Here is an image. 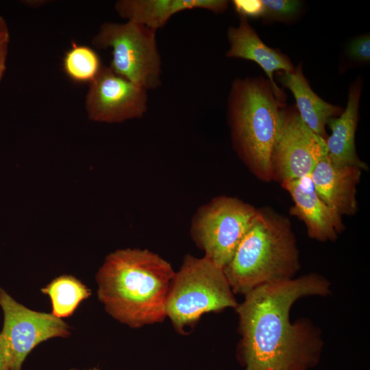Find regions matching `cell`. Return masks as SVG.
Here are the masks:
<instances>
[{"label": "cell", "mask_w": 370, "mask_h": 370, "mask_svg": "<svg viewBox=\"0 0 370 370\" xmlns=\"http://www.w3.org/2000/svg\"><path fill=\"white\" fill-rule=\"evenodd\" d=\"M330 284L310 273L260 286L245 295L236 310L246 370H308L319 360L322 342L307 321L292 323L290 310L299 299L325 296Z\"/></svg>", "instance_id": "1"}, {"label": "cell", "mask_w": 370, "mask_h": 370, "mask_svg": "<svg viewBox=\"0 0 370 370\" xmlns=\"http://www.w3.org/2000/svg\"><path fill=\"white\" fill-rule=\"evenodd\" d=\"M175 273L169 262L148 249H119L97 273L98 297L108 313L131 328L162 322Z\"/></svg>", "instance_id": "2"}, {"label": "cell", "mask_w": 370, "mask_h": 370, "mask_svg": "<svg viewBox=\"0 0 370 370\" xmlns=\"http://www.w3.org/2000/svg\"><path fill=\"white\" fill-rule=\"evenodd\" d=\"M299 268L291 221L264 208L258 209L223 271L233 293L245 295L260 286L291 280Z\"/></svg>", "instance_id": "3"}, {"label": "cell", "mask_w": 370, "mask_h": 370, "mask_svg": "<svg viewBox=\"0 0 370 370\" xmlns=\"http://www.w3.org/2000/svg\"><path fill=\"white\" fill-rule=\"evenodd\" d=\"M284 103L262 77L235 79L227 101V119L236 152L258 179L273 180L271 155Z\"/></svg>", "instance_id": "4"}, {"label": "cell", "mask_w": 370, "mask_h": 370, "mask_svg": "<svg viewBox=\"0 0 370 370\" xmlns=\"http://www.w3.org/2000/svg\"><path fill=\"white\" fill-rule=\"evenodd\" d=\"M238 304L222 268L205 256L187 255L173 279L166 317L180 332L205 313L236 308Z\"/></svg>", "instance_id": "5"}, {"label": "cell", "mask_w": 370, "mask_h": 370, "mask_svg": "<svg viewBox=\"0 0 370 370\" xmlns=\"http://www.w3.org/2000/svg\"><path fill=\"white\" fill-rule=\"evenodd\" d=\"M156 30L131 21L104 23L93 36L97 49H112L109 66L116 75L147 90L161 84V57Z\"/></svg>", "instance_id": "6"}, {"label": "cell", "mask_w": 370, "mask_h": 370, "mask_svg": "<svg viewBox=\"0 0 370 370\" xmlns=\"http://www.w3.org/2000/svg\"><path fill=\"white\" fill-rule=\"evenodd\" d=\"M258 209L234 197L219 196L198 208L190 234L204 256L223 268L232 259Z\"/></svg>", "instance_id": "7"}, {"label": "cell", "mask_w": 370, "mask_h": 370, "mask_svg": "<svg viewBox=\"0 0 370 370\" xmlns=\"http://www.w3.org/2000/svg\"><path fill=\"white\" fill-rule=\"evenodd\" d=\"M0 306L4 317L0 336L10 370H21L29 353L39 343L70 334L69 326L61 319L26 308L1 287Z\"/></svg>", "instance_id": "8"}, {"label": "cell", "mask_w": 370, "mask_h": 370, "mask_svg": "<svg viewBox=\"0 0 370 370\" xmlns=\"http://www.w3.org/2000/svg\"><path fill=\"white\" fill-rule=\"evenodd\" d=\"M326 154L325 139L304 123L295 107L284 106L271 155L273 180L282 183L308 175Z\"/></svg>", "instance_id": "9"}, {"label": "cell", "mask_w": 370, "mask_h": 370, "mask_svg": "<svg viewBox=\"0 0 370 370\" xmlns=\"http://www.w3.org/2000/svg\"><path fill=\"white\" fill-rule=\"evenodd\" d=\"M147 91L102 66L89 83L85 97L87 116L90 121L107 123L140 119L147 110Z\"/></svg>", "instance_id": "10"}, {"label": "cell", "mask_w": 370, "mask_h": 370, "mask_svg": "<svg viewBox=\"0 0 370 370\" xmlns=\"http://www.w3.org/2000/svg\"><path fill=\"white\" fill-rule=\"evenodd\" d=\"M281 185L293 202L289 214L304 223L310 238L321 242L334 241L345 230L342 216L320 197L310 175L285 181Z\"/></svg>", "instance_id": "11"}, {"label": "cell", "mask_w": 370, "mask_h": 370, "mask_svg": "<svg viewBox=\"0 0 370 370\" xmlns=\"http://www.w3.org/2000/svg\"><path fill=\"white\" fill-rule=\"evenodd\" d=\"M362 170L352 166H338L327 154L316 164L310 174L320 197L342 217L355 215L358 210L357 186Z\"/></svg>", "instance_id": "12"}, {"label": "cell", "mask_w": 370, "mask_h": 370, "mask_svg": "<svg viewBox=\"0 0 370 370\" xmlns=\"http://www.w3.org/2000/svg\"><path fill=\"white\" fill-rule=\"evenodd\" d=\"M230 49L225 56L241 58L258 64L265 72L271 84L276 98L284 101V95L274 79V72L293 71L295 66L290 58L283 53L266 45L249 25L247 18L239 16L237 27L231 26L227 32Z\"/></svg>", "instance_id": "13"}, {"label": "cell", "mask_w": 370, "mask_h": 370, "mask_svg": "<svg viewBox=\"0 0 370 370\" xmlns=\"http://www.w3.org/2000/svg\"><path fill=\"white\" fill-rule=\"evenodd\" d=\"M361 88V79L355 80L349 87L345 109L340 116L329 120L327 126L331 134L325 139V147L327 156L334 164L366 171L368 166L359 158L355 143Z\"/></svg>", "instance_id": "14"}, {"label": "cell", "mask_w": 370, "mask_h": 370, "mask_svg": "<svg viewBox=\"0 0 370 370\" xmlns=\"http://www.w3.org/2000/svg\"><path fill=\"white\" fill-rule=\"evenodd\" d=\"M227 0H119L114 10L127 21L158 30L163 27L172 16L192 9H205L215 14L224 12Z\"/></svg>", "instance_id": "15"}, {"label": "cell", "mask_w": 370, "mask_h": 370, "mask_svg": "<svg viewBox=\"0 0 370 370\" xmlns=\"http://www.w3.org/2000/svg\"><path fill=\"white\" fill-rule=\"evenodd\" d=\"M277 78L293 93L295 108L304 123L317 135L326 139L329 120L340 116L344 109L325 101L312 90L304 75L301 63L293 71H280Z\"/></svg>", "instance_id": "16"}, {"label": "cell", "mask_w": 370, "mask_h": 370, "mask_svg": "<svg viewBox=\"0 0 370 370\" xmlns=\"http://www.w3.org/2000/svg\"><path fill=\"white\" fill-rule=\"evenodd\" d=\"M41 291L49 297L51 313L60 319L71 316L78 305L90 295V289L71 275L55 278Z\"/></svg>", "instance_id": "17"}, {"label": "cell", "mask_w": 370, "mask_h": 370, "mask_svg": "<svg viewBox=\"0 0 370 370\" xmlns=\"http://www.w3.org/2000/svg\"><path fill=\"white\" fill-rule=\"evenodd\" d=\"M62 66L64 73L72 80L89 83L102 67L99 56L93 49L75 42L65 53Z\"/></svg>", "instance_id": "18"}, {"label": "cell", "mask_w": 370, "mask_h": 370, "mask_svg": "<svg viewBox=\"0 0 370 370\" xmlns=\"http://www.w3.org/2000/svg\"><path fill=\"white\" fill-rule=\"evenodd\" d=\"M264 21H286L294 18L301 7V2L296 0H261Z\"/></svg>", "instance_id": "19"}, {"label": "cell", "mask_w": 370, "mask_h": 370, "mask_svg": "<svg viewBox=\"0 0 370 370\" xmlns=\"http://www.w3.org/2000/svg\"><path fill=\"white\" fill-rule=\"evenodd\" d=\"M349 57L358 62H367L370 60L369 34L362 35L354 38L348 47Z\"/></svg>", "instance_id": "20"}, {"label": "cell", "mask_w": 370, "mask_h": 370, "mask_svg": "<svg viewBox=\"0 0 370 370\" xmlns=\"http://www.w3.org/2000/svg\"><path fill=\"white\" fill-rule=\"evenodd\" d=\"M10 40L8 25L3 16L0 15V82L6 70V61Z\"/></svg>", "instance_id": "21"}, {"label": "cell", "mask_w": 370, "mask_h": 370, "mask_svg": "<svg viewBox=\"0 0 370 370\" xmlns=\"http://www.w3.org/2000/svg\"><path fill=\"white\" fill-rule=\"evenodd\" d=\"M232 4L239 16L247 18L261 16L263 6L261 0H234Z\"/></svg>", "instance_id": "22"}, {"label": "cell", "mask_w": 370, "mask_h": 370, "mask_svg": "<svg viewBox=\"0 0 370 370\" xmlns=\"http://www.w3.org/2000/svg\"><path fill=\"white\" fill-rule=\"evenodd\" d=\"M0 370H10L5 354V347L0 336Z\"/></svg>", "instance_id": "23"}, {"label": "cell", "mask_w": 370, "mask_h": 370, "mask_svg": "<svg viewBox=\"0 0 370 370\" xmlns=\"http://www.w3.org/2000/svg\"><path fill=\"white\" fill-rule=\"evenodd\" d=\"M23 3L31 8H38L47 4L49 1L47 0H25L22 1Z\"/></svg>", "instance_id": "24"}, {"label": "cell", "mask_w": 370, "mask_h": 370, "mask_svg": "<svg viewBox=\"0 0 370 370\" xmlns=\"http://www.w3.org/2000/svg\"><path fill=\"white\" fill-rule=\"evenodd\" d=\"M72 370H75V369H72ZM89 370H99L98 369H96V368H94V369H89Z\"/></svg>", "instance_id": "25"}]
</instances>
